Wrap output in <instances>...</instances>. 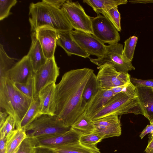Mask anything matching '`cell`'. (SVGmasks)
Wrapping results in <instances>:
<instances>
[{"label": "cell", "mask_w": 153, "mask_h": 153, "mask_svg": "<svg viewBox=\"0 0 153 153\" xmlns=\"http://www.w3.org/2000/svg\"><path fill=\"white\" fill-rule=\"evenodd\" d=\"M94 73L93 70L87 68L71 70L64 73L56 84L55 115L68 127L85 111L83 93Z\"/></svg>", "instance_id": "1"}, {"label": "cell", "mask_w": 153, "mask_h": 153, "mask_svg": "<svg viewBox=\"0 0 153 153\" xmlns=\"http://www.w3.org/2000/svg\"><path fill=\"white\" fill-rule=\"evenodd\" d=\"M29 15L32 32L43 27H50L57 31L73 30L61 9L54 7L43 0L30 4Z\"/></svg>", "instance_id": "2"}, {"label": "cell", "mask_w": 153, "mask_h": 153, "mask_svg": "<svg viewBox=\"0 0 153 153\" xmlns=\"http://www.w3.org/2000/svg\"><path fill=\"white\" fill-rule=\"evenodd\" d=\"M19 91L15 83L6 77L0 78V111L12 116L16 129L34 100Z\"/></svg>", "instance_id": "3"}, {"label": "cell", "mask_w": 153, "mask_h": 153, "mask_svg": "<svg viewBox=\"0 0 153 153\" xmlns=\"http://www.w3.org/2000/svg\"><path fill=\"white\" fill-rule=\"evenodd\" d=\"M130 113L144 115L138 97L129 96L120 92L115 94L90 117L94 121L107 116Z\"/></svg>", "instance_id": "4"}, {"label": "cell", "mask_w": 153, "mask_h": 153, "mask_svg": "<svg viewBox=\"0 0 153 153\" xmlns=\"http://www.w3.org/2000/svg\"><path fill=\"white\" fill-rule=\"evenodd\" d=\"M71 128L55 115H42L28 125L25 131L27 136L37 138L62 134Z\"/></svg>", "instance_id": "5"}, {"label": "cell", "mask_w": 153, "mask_h": 153, "mask_svg": "<svg viewBox=\"0 0 153 153\" xmlns=\"http://www.w3.org/2000/svg\"><path fill=\"white\" fill-rule=\"evenodd\" d=\"M123 45L117 43L106 45V51L101 57L90 59L91 62L100 67L105 64L113 66L119 72L128 73L134 70L135 68L131 63L123 56Z\"/></svg>", "instance_id": "6"}, {"label": "cell", "mask_w": 153, "mask_h": 153, "mask_svg": "<svg viewBox=\"0 0 153 153\" xmlns=\"http://www.w3.org/2000/svg\"><path fill=\"white\" fill-rule=\"evenodd\" d=\"M61 9L73 29L93 34L91 17L78 1L66 0Z\"/></svg>", "instance_id": "7"}, {"label": "cell", "mask_w": 153, "mask_h": 153, "mask_svg": "<svg viewBox=\"0 0 153 153\" xmlns=\"http://www.w3.org/2000/svg\"><path fill=\"white\" fill-rule=\"evenodd\" d=\"M91 19L93 35L101 42L110 45L120 41L118 31L106 17L100 14Z\"/></svg>", "instance_id": "8"}, {"label": "cell", "mask_w": 153, "mask_h": 153, "mask_svg": "<svg viewBox=\"0 0 153 153\" xmlns=\"http://www.w3.org/2000/svg\"><path fill=\"white\" fill-rule=\"evenodd\" d=\"M97 78L100 89L108 90L131 82L128 73L119 72L112 66L105 64L99 67Z\"/></svg>", "instance_id": "9"}, {"label": "cell", "mask_w": 153, "mask_h": 153, "mask_svg": "<svg viewBox=\"0 0 153 153\" xmlns=\"http://www.w3.org/2000/svg\"><path fill=\"white\" fill-rule=\"evenodd\" d=\"M59 74V68L55 56L48 59L34 76V100L39 98V93L42 89L49 85L56 82Z\"/></svg>", "instance_id": "10"}, {"label": "cell", "mask_w": 153, "mask_h": 153, "mask_svg": "<svg viewBox=\"0 0 153 153\" xmlns=\"http://www.w3.org/2000/svg\"><path fill=\"white\" fill-rule=\"evenodd\" d=\"M71 35L80 47L89 55L102 56L106 45L93 34L76 30L71 31Z\"/></svg>", "instance_id": "11"}, {"label": "cell", "mask_w": 153, "mask_h": 153, "mask_svg": "<svg viewBox=\"0 0 153 153\" xmlns=\"http://www.w3.org/2000/svg\"><path fill=\"white\" fill-rule=\"evenodd\" d=\"M34 74L30 60L26 55L7 72L5 77L14 83H24L33 78Z\"/></svg>", "instance_id": "12"}, {"label": "cell", "mask_w": 153, "mask_h": 153, "mask_svg": "<svg viewBox=\"0 0 153 153\" xmlns=\"http://www.w3.org/2000/svg\"><path fill=\"white\" fill-rule=\"evenodd\" d=\"M81 134L71 127L66 132L47 137L36 138V146H41L53 149L79 142Z\"/></svg>", "instance_id": "13"}, {"label": "cell", "mask_w": 153, "mask_h": 153, "mask_svg": "<svg viewBox=\"0 0 153 153\" xmlns=\"http://www.w3.org/2000/svg\"><path fill=\"white\" fill-rule=\"evenodd\" d=\"M93 121L96 130L103 136L104 139L121 135V125L118 115L107 116Z\"/></svg>", "instance_id": "14"}, {"label": "cell", "mask_w": 153, "mask_h": 153, "mask_svg": "<svg viewBox=\"0 0 153 153\" xmlns=\"http://www.w3.org/2000/svg\"><path fill=\"white\" fill-rule=\"evenodd\" d=\"M57 31L49 27L37 29L35 32L45 56L48 59L54 56L57 45Z\"/></svg>", "instance_id": "15"}, {"label": "cell", "mask_w": 153, "mask_h": 153, "mask_svg": "<svg viewBox=\"0 0 153 153\" xmlns=\"http://www.w3.org/2000/svg\"><path fill=\"white\" fill-rule=\"evenodd\" d=\"M56 87L55 83L49 85L39 93L40 101L38 117L42 115H55L56 105Z\"/></svg>", "instance_id": "16"}, {"label": "cell", "mask_w": 153, "mask_h": 153, "mask_svg": "<svg viewBox=\"0 0 153 153\" xmlns=\"http://www.w3.org/2000/svg\"><path fill=\"white\" fill-rule=\"evenodd\" d=\"M71 31H57V45L62 48L69 56L74 55L84 58H88L90 55L74 39Z\"/></svg>", "instance_id": "17"}, {"label": "cell", "mask_w": 153, "mask_h": 153, "mask_svg": "<svg viewBox=\"0 0 153 153\" xmlns=\"http://www.w3.org/2000/svg\"><path fill=\"white\" fill-rule=\"evenodd\" d=\"M31 37V44L27 55L30 60L35 73L45 63L48 59L44 55L35 32H32Z\"/></svg>", "instance_id": "18"}, {"label": "cell", "mask_w": 153, "mask_h": 153, "mask_svg": "<svg viewBox=\"0 0 153 153\" xmlns=\"http://www.w3.org/2000/svg\"><path fill=\"white\" fill-rule=\"evenodd\" d=\"M112 90L100 89L87 104L84 111L90 117L102 107L115 95Z\"/></svg>", "instance_id": "19"}, {"label": "cell", "mask_w": 153, "mask_h": 153, "mask_svg": "<svg viewBox=\"0 0 153 153\" xmlns=\"http://www.w3.org/2000/svg\"><path fill=\"white\" fill-rule=\"evenodd\" d=\"M137 88L138 97L144 111V116L150 121L153 120V92L149 87Z\"/></svg>", "instance_id": "20"}, {"label": "cell", "mask_w": 153, "mask_h": 153, "mask_svg": "<svg viewBox=\"0 0 153 153\" xmlns=\"http://www.w3.org/2000/svg\"><path fill=\"white\" fill-rule=\"evenodd\" d=\"M25 130L16 129L7 137L5 153H16L23 140L27 137Z\"/></svg>", "instance_id": "21"}, {"label": "cell", "mask_w": 153, "mask_h": 153, "mask_svg": "<svg viewBox=\"0 0 153 153\" xmlns=\"http://www.w3.org/2000/svg\"><path fill=\"white\" fill-rule=\"evenodd\" d=\"M83 2L91 7L98 15H100L103 11L120 5L126 4L128 1L126 0H84Z\"/></svg>", "instance_id": "22"}, {"label": "cell", "mask_w": 153, "mask_h": 153, "mask_svg": "<svg viewBox=\"0 0 153 153\" xmlns=\"http://www.w3.org/2000/svg\"><path fill=\"white\" fill-rule=\"evenodd\" d=\"M71 127L82 134H89L96 130L93 121L84 111Z\"/></svg>", "instance_id": "23"}, {"label": "cell", "mask_w": 153, "mask_h": 153, "mask_svg": "<svg viewBox=\"0 0 153 153\" xmlns=\"http://www.w3.org/2000/svg\"><path fill=\"white\" fill-rule=\"evenodd\" d=\"M100 89L97 76L94 73L87 82L83 93L82 107L84 110L87 103Z\"/></svg>", "instance_id": "24"}, {"label": "cell", "mask_w": 153, "mask_h": 153, "mask_svg": "<svg viewBox=\"0 0 153 153\" xmlns=\"http://www.w3.org/2000/svg\"><path fill=\"white\" fill-rule=\"evenodd\" d=\"M19 61L16 58L10 57L3 46L0 44V78L5 77L7 72Z\"/></svg>", "instance_id": "25"}, {"label": "cell", "mask_w": 153, "mask_h": 153, "mask_svg": "<svg viewBox=\"0 0 153 153\" xmlns=\"http://www.w3.org/2000/svg\"><path fill=\"white\" fill-rule=\"evenodd\" d=\"M40 101L39 98L34 100L21 120L19 128L25 130L27 126L38 117Z\"/></svg>", "instance_id": "26"}, {"label": "cell", "mask_w": 153, "mask_h": 153, "mask_svg": "<svg viewBox=\"0 0 153 153\" xmlns=\"http://www.w3.org/2000/svg\"><path fill=\"white\" fill-rule=\"evenodd\" d=\"M53 149L57 153H100L92 149L82 145L79 142Z\"/></svg>", "instance_id": "27"}, {"label": "cell", "mask_w": 153, "mask_h": 153, "mask_svg": "<svg viewBox=\"0 0 153 153\" xmlns=\"http://www.w3.org/2000/svg\"><path fill=\"white\" fill-rule=\"evenodd\" d=\"M103 139V136L95 130L89 134L81 135L79 142L82 145L100 152V149L97 147V145Z\"/></svg>", "instance_id": "28"}, {"label": "cell", "mask_w": 153, "mask_h": 153, "mask_svg": "<svg viewBox=\"0 0 153 153\" xmlns=\"http://www.w3.org/2000/svg\"><path fill=\"white\" fill-rule=\"evenodd\" d=\"M138 40L137 37L133 36L126 40L124 42L123 55L128 60L131 62Z\"/></svg>", "instance_id": "29"}, {"label": "cell", "mask_w": 153, "mask_h": 153, "mask_svg": "<svg viewBox=\"0 0 153 153\" xmlns=\"http://www.w3.org/2000/svg\"><path fill=\"white\" fill-rule=\"evenodd\" d=\"M101 14L110 21L118 31H121L120 14L118 10V6L103 11Z\"/></svg>", "instance_id": "30"}, {"label": "cell", "mask_w": 153, "mask_h": 153, "mask_svg": "<svg viewBox=\"0 0 153 153\" xmlns=\"http://www.w3.org/2000/svg\"><path fill=\"white\" fill-rule=\"evenodd\" d=\"M36 139L27 136L22 141L16 153H34Z\"/></svg>", "instance_id": "31"}, {"label": "cell", "mask_w": 153, "mask_h": 153, "mask_svg": "<svg viewBox=\"0 0 153 153\" xmlns=\"http://www.w3.org/2000/svg\"><path fill=\"white\" fill-rule=\"evenodd\" d=\"M14 83L16 86L19 91L27 96L34 100V88L33 77L25 83Z\"/></svg>", "instance_id": "32"}, {"label": "cell", "mask_w": 153, "mask_h": 153, "mask_svg": "<svg viewBox=\"0 0 153 153\" xmlns=\"http://www.w3.org/2000/svg\"><path fill=\"white\" fill-rule=\"evenodd\" d=\"M16 128V123L13 117L9 115L5 122L0 127V136L7 137Z\"/></svg>", "instance_id": "33"}, {"label": "cell", "mask_w": 153, "mask_h": 153, "mask_svg": "<svg viewBox=\"0 0 153 153\" xmlns=\"http://www.w3.org/2000/svg\"><path fill=\"white\" fill-rule=\"evenodd\" d=\"M111 89L115 94L121 92L129 96L138 97L137 88L131 82L124 85L115 87Z\"/></svg>", "instance_id": "34"}, {"label": "cell", "mask_w": 153, "mask_h": 153, "mask_svg": "<svg viewBox=\"0 0 153 153\" xmlns=\"http://www.w3.org/2000/svg\"><path fill=\"white\" fill-rule=\"evenodd\" d=\"M17 2L16 0H0V20H3L10 14L11 8Z\"/></svg>", "instance_id": "35"}, {"label": "cell", "mask_w": 153, "mask_h": 153, "mask_svg": "<svg viewBox=\"0 0 153 153\" xmlns=\"http://www.w3.org/2000/svg\"><path fill=\"white\" fill-rule=\"evenodd\" d=\"M131 83L136 87H146L153 88V79H142L135 78H131Z\"/></svg>", "instance_id": "36"}, {"label": "cell", "mask_w": 153, "mask_h": 153, "mask_svg": "<svg viewBox=\"0 0 153 153\" xmlns=\"http://www.w3.org/2000/svg\"><path fill=\"white\" fill-rule=\"evenodd\" d=\"M34 153H57L53 148L41 146H36Z\"/></svg>", "instance_id": "37"}, {"label": "cell", "mask_w": 153, "mask_h": 153, "mask_svg": "<svg viewBox=\"0 0 153 153\" xmlns=\"http://www.w3.org/2000/svg\"><path fill=\"white\" fill-rule=\"evenodd\" d=\"M50 5L57 8L61 9L66 0H42Z\"/></svg>", "instance_id": "38"}, {"label": "cell", "mask_w": 153, "mask_h": 153, "mask_svg": "<svg viewBox=\"0 0 153 153\" xmlns=\"http://www.w3.org/2000/svg\"><path fill=\"white\" fill-rule=\"evenodd\" d=\"M153 132V125L152 124L147 125L143 130L140 135V137L142 139L147 134Z\"/></svg>", "instance_id": "39"}, {"label": "cell", "mask_w": 153, "mask_h": 153, "mask_svg": "<svg viewBox=\"0 0 153 153\" xmlns=\"http://www.w3.org/2000/svg\"><path fill=\"white\" fill-rule=\"evenodd\" d=\"M7 137L0 136V153H5L6 148Z\"/></svg>", "instance_id": "40"}, {"label": "cell", "mask_w": 153, "mask_h": 153, "mask_svg": "<svg viewBox=\"0 0 153 153\" xmlns=\"http://www.w3.org/2000/svg\"><path fill=\"white\" fill-rule=\"evenodd\" d=\"M9 115L6 112L0 111V127L3 125Z\"/></svg>", "instance_id": "41"}, {"label": "cell", "mask_w": 153, "mask_h": 153, "mask_svg": "<svg viewBox=\"0 0 153 153\" xmlns=\"http://www.w3.org/2000/svg\"><path fill=\"white\" fill-rule=\"evenodd\" d=\"M145 151L146 153H153V137H151Z\"/></svg>", "instance_id": "42"}, {"label": "cell", "mask_w": 153, "mask_h": 153, "mask_svg": "<svg viewBox=\"0 0 153 153\" xmlns=\"http://www.w3.org/2000/svg\"><path fill=\"white\" fill-rule=\"evenodd\" d=\"M129 2L131 3H143L146 4L148 3H153V0H130Z\"/></svg>", "instance_id": "43"}, {"label": "cell", "mask_w": 153, "mask_h": 153, "mask_svg": "<svg viewBox=\"0 0 153 153\" xmlns=\"http://www.w3.org/2000/svg\"><path fill=\"white\" fill-rule=\"evenodd\" d=\"M150 124H152L153 125V120L150 121ZM151 134H152V137H153V132Z\"/></svg>", "instance_id": "44"}, {"label": "cell", "mask_w": 153, "mask_h": 153, "mask_svg": "<svg viewBox=\"0 0 153 153\" xmlns=\"http://www.w3.org/2000/svg\"><path fill=\"white\" fill-rule=\"evenodd\" d=\"M151 90H152V91H153V88H150Z\"/></svg>", "instance_id": "45"}, {"label": "cell", "mask_w": 153, "mask_h": 153, "mask_svg": "<svg viewBox=\"0 0 153 153\" xmlns=\"http://www.w3.org/2000/svg\"></svg>", "instance_id": "46"}]
</instances>
